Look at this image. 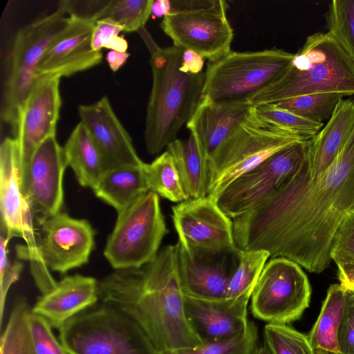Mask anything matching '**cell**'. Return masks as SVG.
<instances>
[{"instance_id":"cell-1","label":"cell","mask_w":354,"mask_h":354,"mask_svg":"<svg viewBox=\"0 0 354 354\" xmlns=\"http://www.w3.org/2000/svg\"><path fill=\"white\" fill-rule=\"evenodd\" d=\"M354 210V127L334 162L311 178L308 156L288 183L258 208L233 219L237 249L265 250L320 273L330 246Z\"/></svg>"},{"instance_id":"cell-2","label":"cell","mask_w":354,"mask_h":354,"mask_svg":"<svg viewBox=\"0 0 354 354\" xmlns=\"http://www.w3.org/2000/svg\"><path fill=\"white\" fill-rule=\"evenodd\" d=\"M97 290L99 301L131 317L158 354L202 344L185 316L174 245L162 248L140 267L115 270L98 281Z\"/></svg>"},{"instance_id":"cell-3","label":"cell","mask_w":354,"mask_h":354,"mask_svg":"<svg viewBox=\"0 0 354 354\" xmlns=\"http://www.w3.org/2000/svg\"><path fill=\"white\" fill-rule=\"evenodd\" d=\"M183 52L171 46L151 53L153 81L144 131L146 149L151 155L160 153L176 139L202 99L205 73L182 71Z\"/></svg>"},{"instance_id":"cell-4","label":"cell","mask_w":354,"mask_h":354,"mask_svg":"<svg viewBox=\"0 0 354 354\" xmlns=\"http://www.w3.org/2000/svg\"><path fill=\"white\" fill-rule=\"evenodd\" d=\"M325 93L354 95V63L329 31L308 36L286 72L249 102L252 106L273 104Z\"/></svg>"},{"instance_id":"cell-5","label":"cell","mask_w":354,"mask_h":354,"mask_svg":"<svg viewBox=\"0 0 354 354\" xmlns=\"http://www.w3.org/2000/svg\"><path fill=\"white\" fill-rule=\"evenodd\" d=\"M59 331L68 354H158L138 324L108 303L98 301Z\"/></svg>"},{"instance_id":"cell-6","label":"cell","mask_w":354,"mask_h":354,"mask_svg":"<svg viewBox=\"0 0 354 354\" xmlns=\"http://www.w3.org/2000/svg\"><path fill=\"white\" fill-rule=\"evenodd\" d=\"M293 57L294 54L282 49L272 48L231 51L209 61L202 99L217 104L249 102L286 72Z\"/></svg>"},{"instance_id":"cell-7","label":"cell","mask_w":354,"mask_h":354,"mask_svg":"<svg viewBox=\"0 0 354 354\" xmlns=\"http://www.w3.org/2000/svg\"><path fill=\"white\" fill-rule=\"evenodd\" d=\"M252 109L208 162L207 196L214 201L231 183L272 154L297 142L308 140L264 121Z\"/></svg>"},{"instance_id":"cell-8","label":"cell","mask_w":354,"mask_h":354,"mask_svg":"<svg viewBox=\"0 0 354 354\" xmlns=\"http://www.w3.org/2000/svg\"><path fill=\"white\" fill-rule=\"evenodd\" d=\"M70 17L57 10L24 26L16 35L6 77L1 116L17 133L19 115L48 47L69 27Z\"/></svg>"},{"instance_id":"cell-9","label":"cell","mask_w":354,"mask_h":354,"mask_svg":"<svg viewBox=\"0 0 354 354\" xmlns=\"http://www.w3.org/2000/svg\"><path fill=\"white\" fill-rule=\"evenodd\" d=\"M160 28L174 46L197 53L209 61L231 52L234 31L223 0H172Z\"/></svg>"},{"instance_id":"cell-10","label":"cell","mask_w":354,"mask_h":354,"mask_svg":"<svg viewBox=\"0 0 354 354\" xmlns=\"http://www.w3.org/2000/svg\"><path fill=\"white\" fill-rule=\"evenodd\" d=\"M167 233L159 196L149 191L118 213L104 255L115 270L140 267L155 258Z\"/></svg>"},{"instance_id":"cell-11","label":"cell","mask_w":354,"mask_h":354,"mask_svg":"<svg viewBox=\"0 0 354 354\" xmlns=\"http://www.w3.org/2000/svg\"><path fill=\"white\" fill-rule=\"evenodd\" d=\"M0 209L1 225L8 237H20L26 242L25 245L16 247L17 255L30 261L35 284H48L53 277L42 261L34 216L21 189L19 145L15 137L6 138L0 146Z\"/></svg>"},{"instance_id":"cell-12","label":"cell","mask_w":354,"mask_h":354,"mask_svg":"<svg viewBox=\"0 0 354 354\" xmlns=\"http://www.w3.org/2000/svg\"><path fill=\"white\" fill-rule=\"evenodd\" d=\"M310 140L289 145L231 183L214 200L232 220L264 204L295 175L308 156Z\"/></svg>"},{"instance_id":"cell-13","label":"cell","mask_w":354,"mask_h":354,"mask_svg":"<svg viewBox=\"0 0 354 354\" xmlns=\"http://www.w3.org/2000/svg\"><path fill=\"white\" fill-rule=\"evenodd\" d=\"M310 296L308 279L298 263L284 257L270 258L252 294L251 311L268 324H287L301 317Z\"/></svg>"},{"instance_id":"cell-14","label":"cell","mask_w":354,"mask_h":354,"mask_svg":"<svg viewBox=\"0 0 354 354\" xmlns=\"http://www.w3.org/2000/svg\"><path fill=\"white\" fill-rule=\"evenodd\" d=\"M172 221L178 241L191 254L234 253L233 221L206 196L174 205Z\"/></svg>"},{"instance_id":"cell-15","label":"cell","mask_w":354,"mask_h":354,"mask_svg":"<svg viewBox=\"0 0 354 354\" xmlns=\"http://www.w3.org/2000/svg\"><path fill=\"white\" fill-rule=\"evenodd\" d=\"M67 166L64 149L55 136L46 139L35 151L20 187L37 221L61 212Z\"/></svg>"},{"instance_id":"cell-16","label":"cell","mask_w":354,"mask_h":354,"mask_svg":"<svg viewBox=\"0 0 354 354\" xmlns=\"http://www.w3.org/2000/svg\"><path fill=\"white\" fill-rule=\"evenodd\" d=\"M37 222L41 232L40 255L49 270L64 274L88 261L95 232L88 221L61 212Z\"/></svg>"},{"instance_id":"cell-17","label":"cell","mask_w":354,"mask_h":354,"mask_svg":"<svg viewBox=\"0 0 354 354\" xmlns=\"http://www.w3.org/2000/svg\"><path fill=\"white\" fill-rule=\"evenodd\" d=\"M59 80H36L20 110L15 138L19 153V176H24L38 147L55 136L62 100Z\"/></svg>"},{"instance_id":"cell-18","label":"cell","mask_w":354,"mask_h":354,"mask_svg":"<svg viewBox=\"0 0 354 354\" xmlns=\"http://www.w3.org/2000/svg\"><path fill=\"white\" fill-rule=\"evenodd\" d=\"M78 113L98 149L104 171L143 164L106 96L93 104L80 105Z\"/></svg>"},{"instance_id":"cell-19","label":"cell","mask_w":354,"mask_h":354,"mask_svg":"<svg viewBox=\"0 0 354 354\" xmlns=\"http://www.w3.org/2000/svg\"><path fill=\"white\" fill-rule=\"evenodd\" d=\"M68 28L48 47L36 71L35 80L68 77L102 62L101 51L91 47L93 21L70 17Z\"/></svg>"},{"instance_id":"cell-20","label":"cell","mask_w":354,"mask_h":354,"mask_svg":"<svg viewBox=\"0 0 354 354\" xmlns=\"http://www.w3.org/2000/svg\"><path fill=\"white\" fill-rule=\"evenodd\" d=\"M174 260L180 287L185 297L216 301L225 298L234 270L227 257L233 253L191 254L179 242L174 245Z\"/></svg>"},{"instance_id":"cell-21","label":"cell","mask_w":354,"mask_h":354,"mask_svg":"<svg viewBox=\"0 0 354 354\" xmlns=\"http://www.w3.org/2000/svg\"><path fill=\"white\" fill-rule=\"evenodd\" d=\"M248 302L225 298L201 300L185 296V313L202 343L220 341L234 337L246 330Z\"/></svg>"},{"instance_id":"cell-22","label":"cell","mask_w":354,"mask_h":354,"mask_svg":"<svg viewBox=\"0 0 354 354\" xmlns=\"http://www.w3.org/2000/svg\"><path fill=\"white\" fill-rule=\"evenodd\" d=\"M252 107L250 102L217 104L201 99L186 127L208 162L221 145L248 117Z\"/></svg>"},{"instance_id":"cell-23","label":"cell","mask_w":354,"mask_h":354,"mask_svg":"<svg viewBox=\"0 0 354 354\" xmlns=\"http://www.w3.org/2000/svg\"><path fill=\"white\" fill-rule=\"evenodd\" d=\"M98 281L80 274L66 276L48 292L41 295L32 312L44 317L52 328L66 322L99 301Z\"/></svg>"},{"instance_id":"cell-24","label":"cell","mask_w":354,"mask_h":354,"mask_svg":"<svg viewBox=\"0 0 354 354\" xmlns=\"http://www.w3.org/2000/svg\"><path fill=\"white\" fill-rule=\"evenodd\" d=\"M354 127V97L342 98L326 124L310 139L308 155L311 178L324 172L335 160Z\"/></svg>"},{"instance_id":"cell-25","label":"cell","mask_w":354,"mask_h":354,"mask_svg":"<svg viewBox=\"0 0 354 354\" xmlns=\"http://www.w3.org/2000/svg\"><path fill=\"white\" fill-rule=\"evenodd\" d=\"M142 165L121 167L104 171L92 189L94 194L113 207L117 213L122 212L149 192Z\"/></svg>"},{"instance_id":"cell-26","label":"cell","mask_w":354,"mask_h":354,"mask_svg":"<svg viewBox=\"0 0 354 354\" xmlns=\"http://www.w3.org/2000/svg\"><path fill=\"white\" fill-rule=\"evenodd\" d=\"M68 166L78 183L93 189L104 172L98 149L85 125L80 122L63 147Z\"/></svg>"},{"instance_id":"cell-27","label":"cell","mask_w":354,"mask_h":354,"mask_svg":"<svg viewBox=\"0 0 354 354\" xmlns=\"http://www.w3.org/2000/svg\"><path fill=\"white\" fill-rule=\"evenodd\" d=\"M189 199L207 196L208 161L201 153L192 134L186 140L176 138L167 147Z\"/></svg>"},{"instance_id":"cell-28","label":"cell","mask_w":354,"mask_h":354,"mask_svg":"<svg viewBox=\"0 0 354 354\" xmlns=\"http://www.w3.org/2000/svg\"><path fill=\"white\" fill-rule=\"evenodd\" d=\"M345 297L346 288L340 283L328 288L319 315L308 335L315 354H340L337 335Z\"/></svg>"},{"instance_id":"cell-29","label":"cell","mask_w":354,"mask_h":354,"mask_svg":"<svg viewBox=\"0 0 354 354\" xmlns=\"http://www.w3.org/2000/svg\"><path fill=\"white\" fill-rule=\"evenodd\" d=\"M270 254L265 250L237 249L236 263L230 276L225 298L249 301Z\"/></svg>"},{"instance_id":"cell-30","label":"cell","mask_w":354,"mask_h":354,"mask_svg":"<svg viewBox=\"0 0 354 354\" xmlns=\"http://www.w3.org/2000/svg\"><path fill=\"white\" fill-rule=\"evenodd\" d=\"M142 169L149 191L174 203L189 199L174 158L168 151L162 153L150 163L144 162Z\"/></svg>"},{"instance_id":"cell-31","label":"cell","mask_w":354,"mask_h":354,"mask_svg":"<svg viewBox=\"0 0 354 354\" xmlns=\"http://www.w3.org/2000/svg\"><path fill=\"white\" fill-rule=\"evenodd\" d=\"M31 310L25 297L15 299L1 336V354H36L28 326Z\"/></svg>"},{"instance_id":"cell-32","label":"cell","mask_w":354,"mask_h":354,"mask_svg":"<svg viewBox=\"0 0 354 354\" xmlns=\"http://www.w3.org/2000/svg\"><path fill=\"white\" fill-rule=\"evenodd\" d=\"M344 97L336 93H316L298 96L272 105L313 122L323 123L330 118Z\"/></svg>"},{"instance_id":"cell-33","label":"cell","mask_w":354,"mask_h":354,"mask_svg":"<svg viewBox=\"0 0 354 354\" xmlns=\"http://www.w3.org/2000/svg\"><path fill=\"white\" fill-rule=\"evenodd\" d=\"M263 339L270 354H315L308 335L287 324H267Z\"/></svg>"},{"instance_id":"cell-34","label":"cell","mask_w":354,"mask_h":354,"mask_svg":"<svg viewBox=\"0 0 354 354\" xmlns=\"http://www.w3.org/2000/svg\"><path fill=\"white\" fill-rule=\"evenodd\" d=\"M153 3V0H109L100 19H112L122 27L123 32L138 31L148 21Z\"/></svg>"},{"instance_id":"cell-35","label":"cell","mask_w":354,"mask_h":354,"mask_svg":"<svg viewBox=\"0 0 354 354\" xmlns=\"http://www.w3.org/2000/svg\"><path fill=\"white\" fill-rule=\"evenodd\" d=\"M252 110L264 121L305 140L315 136L324 125V123L313 122L272 104L253 106Z\"/></svg>"},{"instance_id":"cell-36","label":"cell","mask_w":354,"mask_h":354,"mask_svg":"<svg viewBox=\"0 0 354 354\" xmlns=\"http://www.w3.org/2000/svg\"><path fill=\"white\" fill-rule=\"evenodd\" d=\"M258 328L249 321L246 330L227 339L203 342L198 346L164 354H252L257 346Z\"/></svg>"},{"instance_id":"cell-37","label":"cell","mask_w":354,"mask_h":354,"mask_svg":"<svg viewBox=\"0 0 354 354\" xmlns=\"http://www.w3.org/2000/svg\"><path fill=\"white\" fill-rule=\"evenodd\" d=\"M326 17L328 31L337 38L354 63V0H333Z\"/></svg>"},{"instance_id":"cell-38","label":"cell","mask_w":354,"mask_h":354,"mask_svg":"<svg viewBox=\"0 0 354 354\" xmlns=\"http://www.w3.org/2000/svg\"><path fill=\"white\" fill-rule=\"evenodd\" d=\"M28 326L36 354H68L54 336L50 323L32 310L28 315Z\"/></svg>"},{"instance_id":"cell-39","label":"cell","mask_w":354,"mask_h":354,"mask_svg":"<svg viewBox=\"0 0 354 354\" xmlns=\"http://www.w3.org/2000/svg\"><path fill=\"white\" fill-rule=\"evenodd\" d=\"M330 257L337 266L354 264V210L342 222L333 237Z\"/></svg>"},{"instance_id":"cell-40","label":"cell","mask_w":354,"mask_h":354,"mask_svg":"<svg viewBox=\"0 0 354 354\" xmlns=\"http://www.w3.org/2000/svg\"><path fill=\"white\" fill-rule=\"evenodd\" d=\"M109 1V0H64L59 2L57 8L68 17L96 23L100 19Z\"/></svg>"},{"instance_id":"cell-41","label":"cell","mask_w":354,"mask_h":354,"mask_svg":"<svg viewBox=\"0 0 354 354\" xmlns=\"http://www.w3.org/2000/svg\"><path fill=\"white\" fill-rule=\"evenodd\" d=\"M340 354H354V290L346 288L345 304L339 328Z\"/></svg>"},{"instance_id":"cell-42","label":"cell","mask_w":354,"mask_h":354,"mask_svg":"<svg viewBox=\"0 0 354 354\" xmlns=\"http://www.w3.org/2000/svg\"><path fill=\"white\" fill-rule=\"evenodd\" d=\"M123 31L122 27L112 19L105 18L95 23L92 37L91 47L95 51L105 48L108 42Z\"/></svg>"},{"instance_id":"cell-43","label":"cell","mask_w":354,"mask_h":354,"mask_svg":"<svg viewBox=\"0 0 354 354\" xmlns=\"http://www.w3.org/2000/svg\"><path fill=\"white\" fill-rule=\"evenodd\" d=\"M23 265L19 261L11 264L3 277L0 279V322L2 324L5 303L10 286L16 282L22 271Z\"/></svg>"},{"instance_id":"cell-44","label":"cell","mask_w":354,"mask_h":354,"mask_svg":"<svg viewBox=\"0 0 354 354\" xmlns=\"http://www.w3.org/2000/svg\"><path fill=\"white\" fill-rule=\"evenodd\" d=\"M205 58L197 53L185 50L183 52L180 70L186 73L197 75L203 73Z\"/></svg>"},{"instance_id":"cell-45","label":"cell","mask_w":354,"mask_h":354,"mask_svg":"<svg viewBox=\"0 0 354 354\" xmlns=\"http://www.w3.org/2000/svg\"><path fill=\"white\" fill-rule=\"evenodd\" d=\"M10 239L3 226L1 225L0 235V279H1L10 264L8 259V244Z\"/></svg>"},{"instance_id":"cell-46","label":"cell","mask_w":354,"mask_h":354,"mask_svg":"<svg viewBox=\"0 0 354 354\" xmlns=\"http://www.w3.org/2000/svg\"><path fill=\"white\" fill-rule=\"evenodd\" d=\"M337 267L340 285L345 288L354 290V264L342 263Z\"/></svg>"},{"instance_id":"cell-47","label":"cell","mask_w":354,"mask_h":354,"mask_svg":"<svg viewBox=\"0 0 354 354\" xmlns=\"http://www.w3.org/2000/svg\"><path fill=\"white\" fill-rule=\"evenodd\" d=\"M129 55L130 54L127 52L110 50L106 56V60L111 70L116 72L124 64Z\"/></svg>"},{"instance_id":"cell-48","label":"cell","mask_w":354,"mask_h":354,"mask_svg":"<svg viewBox=\"0 0 354 354\" xmlns=\"http://www.w3.org/2000/svg\"><path fill=\"white\" fill-rule=\"evenodd\" d=\"M171 7L169 0H156L152 5L151 13L157 17H164L170 12Z\"/></svg>"},{"instance_id":"cell-49","label":"cell","mask_w":354,"mask_h":354,"mask_svg":"<svg viewBox=\"0 0 354 354\" xmlns=\"http://www.w3.org/2000/svg\"><path fill=\"white\" fill-rule=\"evenodd\" d=\"M105 48L111 50L125 53L128 49V42L123 37L118 35L111 39Z\"/></svg>"},{"instance_id":"cell-50","label":"cell","mask_w":354,"mask_h":354,"mask_svg":"<svg viewBox=\"0 0 354 354\" xmlns=\"http://www.w3.org/2000/svg\"><path fill=\"white\" fill-rule=\"evenodd\" d=\"M252 354H270L266 347L263 345L261 346H257Z\"/></svg>"},{"instance_id":"cell-51","label":"cell","mask_w":354,"mask_h":354,"mask_svg":"<svg viewBox=\"0 0 354 354\" xmlns=\"http://www.w3.org/2000/svg\"></svg>"}]
</instances>
